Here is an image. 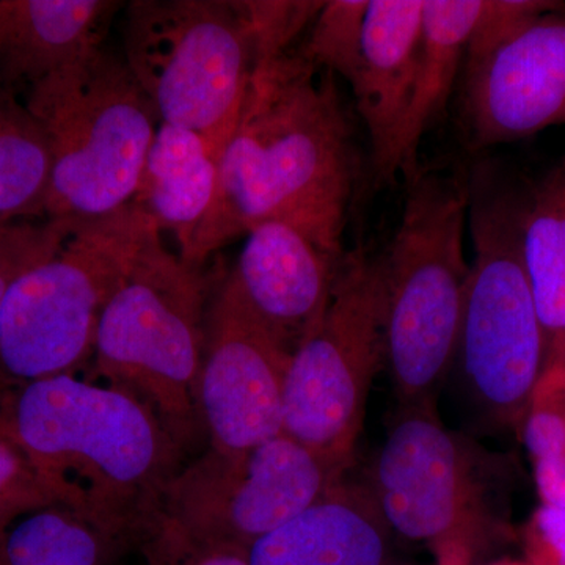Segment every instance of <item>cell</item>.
<instances>
[{"label": "cell", "instance_id": "1", "mask_svg": "<svg viewBox=\"0 0 565 565\" xmlns=\"http://www.w3.org/2000/svg\"><path fill=\"white\" fill-rule=\"evenodd\" d=\"M356 174L351 117L332 71L300 46L259 62L184 262L203 267L264 222L292 226L340 262Z\"/></svg>", "mask_w": 565, "mask_h": 565}, {"label": "cell", "instance_id": "2", "mask_svg": "<svg viewBox=\"0 0 565 565\" xmlns=\"http://www.w3.org/2000/svg\"><path fill=\"white\" fill-rule=\"evenodd\" d=\"M0 426L68 508L134 548L184 467L185 452L150 405L76 374L13 386L0 401Z\"/></svg>", "mask_w": 565, "mask_h": 565}, {"label": "cell", "instance_id": "3", "mask_svg": "<svg viewBox=\"0 0 565 565\" xmlns=\"http://www.w3.org/2000/svg\"><path fill=\"white\" fill-rule=\"evenodd\" d=\"M468 182L475 259L451 371L486 426L522 429L548 356L523 262V196L505 188L489 166L476 167Z\"/></svg>", "mask_w": 565, "mask_h": 565}, {"label": "cell", "instance_id": "4", "mask_svg": "<svg viewBox=\"0 0 565 565\" xmlns=\"http://www.w3.org/2000/svg\"><path fill=\"white\" fill-rule=\"evenodd\" d=\"M399 225L379 255L385 366L401 405L435 401L455 362L470 264V182L419 170L405 180Z\"/></svg>", "mask_w": 565, "mask_h": 565}, {"label": "cell", "instance_id": "5", "mask_svg": "<svg viewBox=\"0 0 565 565\" xmlns=\"http://www.w3.org/2000/svg\"><path fill=\"white\" fill-rule=\"evenodd\" d=\"M50 147L46 218H95L132 202L161 125L121 52L95 47L25 93Z\"/></svg>", "mask_w": 565, "mask_h": 565}, {"label": "cell", "instance_id": "6", "mask_svg": "<svg viewBox=\"0 0 565 565\" xmlns=\"http://www.w3.org/2000/svg\"><path fill=\"white\" fill-rule=\"evenodd\" d=\"M509 463L437 414V401L401 405L367 489L393 534L423 542L440 565H468L511 537Z\"/></svg>", "mask_w": 565, "mask_h": 565}, {"label": "cell", "instance_id": "7", "mask_svg": "<svg viewBox=\"0 0 565 565\" xmlns=\"http://www.w3.org/2000/svg\"><path fill=\"white\" fill-rule=\"evenodd\" d=\"M158 225L131 202L74 218L57 250L18 278L0 311V377L14 386L76 374L95 352L104 310Z\"/></svg>", "mask_w": 565, "mask_h": 565}, {"label": "cell", "instance_id": "8", "mask_svg": "<svg viewBox=\"0 0 565 565\" xmlns=\"http://www.w3.org/2000/svg\"><path fill=\"white\" fill-rule=\"evenodd\" d=\"M210 285L203 267L163 247L161 234L137 256L104 310L93 373L140 397L182 451L195 441Z\"/></svg>", "mask_w": 565, "mask_h": 565}, {"label": "cell", "instance_id": "9", "mask_svg": "<svg viewBox=\"0 0 565 565\" xmlns=\"http://www.w3.org/2000/svg\"><path fill=\"white\" fill-rule=\"evenodd\" d=\"M121 54L161 122L199 134L221 162L264 61L247 3L132 0Z\"/></svg>", "mask_w": 565, "mask_h": 565}, {"label": "cell", "instance_id": "10", "mask_svg": "<svg viewBox=\"0 0 565 565\" xmlns=\"http://www.w3.org/2000/svg\"><path fill=\"white\" fill-rule=\"evenodd\" d=\"M384 363L381 263L359 247L345 252L322 321L292 353L281 433L348 470L374 375Z\"/></svg>", "mask_w": 565, "mask_h": 565}, {"label": "cell", "instance_id": "11", "mask_svg": "<svg viewBox=\"0 0 565 565\" xmlns=\"http://www.w3.org/2000/svg\"><path fill=\"white\" fill-rule=\"evenodd\" d=\"M459 82V125L470 150L565 125L564 3L486 0Z\"/></svg>", "mask_w": 565, "mask_h": 565}, {"label": "cell", "instance_id": "12", "mask_svg": "<svg viewBox=\"0 0 565 565\" xmlns=\"http://www.w3.org/2000/svg\"><path fill=\"white\" fill-rule=\"evenodd\" d=\"M343 476L282 433L241 456L210 448L181 468L162 515L203 541L248 550L322 500Z\"/></svg>", "mask_w": 565, "mask_h": 565}, {"label": "cell", "instance_id": "13", "mask_svg": "<svg viewBox=\"0 0 565 565\" xmlns=\"http://www.w3.org/2000/svg\"><path fill=\"white\" fill-rule=\"evenodd\" d=\"M291 356L223 278L207 305L199 385L211 449L241 456L281 433Z\"/></svg>", "mask_w": 565, "mask_h": 565}, {"label": "cell", "instance_id": "14", "mask_svg": "<svg viewBox=\"0 0 565 565\" xmlns=\"http://www.w3.org/2000/svg\"><path fill=\"white\" fill-rule=\"evenodd\" d=\"M424 0H367L359 43L333 73L351 85L381 184L399 177L397 148L415 90Z\"/></svg>", "mask_w": 565, "mask_h": 565}, {"label": "cell", "instance_id": "15", "mask_svg": "<svg viewBox=\"0 0 565 565\" xmlns=\"http://www.w3.org/2000/svg\"><path fill=\"white\" fill-rule=\"evenodd\" d=\"M245 236L225 280L264 329L294 353L322 321L343 259L326 255L281 222H264Z\"/></svg>", "mask_w": 565, "mask_h": 565}, {"label": "cell", "instance_id": "16", "mask_svg": "<svg viewBox=\"0 0 565 565\" xmlns=\"http://www.w3.org/2000/svg\"><path fill=\"white\" fill-rule=\"evenodd\" d=\"M126 3L115 0H0V90L25 93L106 44Z\"/></svg>", "mask_w": 565, "mask_h": 565}, {"label": "cell", "instance_id": "17", "mask_svg": "<svg viewBox=\"0 0 565 565\" xmlns=\"http://www.w3.org/2000/svg\"><path fill=\"white\" fill-rule=\"evenodd\" d=\"M250 565H394L393 531L367 486L343 481L248 548Z\"/></svg>", "mask_w": 565, "mask_h": 565}, {"label": "cell", "instance_id": "18", "mask_svg": "<svg viewBox=\"0 0 565 565\" xmlns=\"http://www.w3.org/2000/svg\"><path fill=\"white\" fill-rule=\"evenodd\" d=\"M218 162L199 134L161 122L145 159L132 202L170 232L182 259L191 250L215 191Z\"/></svg>", "mask_w": 565, "mask_h": 565}, {"label": "cell", "instance_id": "19", "mask_svg": "<svg viewBox=\"0 0 565 565\" xmlns=\"http://www.w3.org/2000/svg\"><path fill=\"white\" fill-rule=\"evenodd\" d=\"M484 7L486 0H424L415 90L397 148V167L404 180L422 170L419 143L448 109L468 40Z\"/></svg>", "mask_w": 565, "mask_h": 565}, {"label": "cell", "instance_id": "20", "mask_svg": "<svg viewBox=\"0 0 565 565\" xmlns=\"http://www.w3.org/2000/svg\"><path fill=\"white\" fill-rule=\"evenodd\" d=\"M522 252L546 340V363L565 355V158L522 203Z\"/></svg>", "mask_w": 565, "mask_h": 565}, {"label": "cell", "instance_id": "21", "mask_svg": "<svg viewBox=\"0 0 565 565\" xmlns=\"http://www.w3.org/2000/svg\"><path fill=\"white\" fill-rule=\"evenodd\" d=\"M131 548L79 512L52 505L0 533V565H117Z\"/></svg>", "mask_w": 565, "mask_h": 565}, {"label": "cell", "instance_id": "22", "mask_svg": "<svg viewBox=\"0 0 565 565\" xmlns=\"http://www.w3.org/2000/svg\"><path fill=\"white\" fill-rule=\"evenodd\" d=\"M50 147L24 99L0 90V221L46 218Z\"/></svg>", "mask_w": 565, "mask_h": 565}, {"label": "cell", "instance_id": "23", "mask_svg": "<svg viewBox=\"0 0 565 565\" xmlns=\"http://www.w3.org/2000/svg\"><path fill=\"white\" fill-rule=\"evenodd\" d=\"M66 505L62 490L0 426V533L22 516Z\"/></svg>", "mask_w": 565, "mask_h": 565}, {"label": "cell", "instance_id": "24", "mask_svg": "<svg viewBox=\"0 0 565 565\" xmlns=\"http://www.w3.org/2000/svg\"><path fill=\"white\" fill-rule=\"evenodd\" d=\"M533 462L565 459V364L546 363L522 426Z\"/></svg>", "mask_w": 565, "mask_h": 565}, {"label": "cell", "instance_id": "25", "mask_svg": "<svg viewBox=\"0 0 565 565\" xmlns=\"http://www.w3.org/2000/svg\"><path fill=\"white\" fill-rule=\"evenodd\" d=\"M141 565H250L248 550L203 541L185 533L162 514L141 535Z\"/></svg>", "mask_w": 565, "mask_h": 565}, {"label": "cell", "instance_id": "26", "mask_svg": "<svg viewBox=\"0 0 565 565\" xmlns=\"http://www.w3.org/2000/svg\"><path fill=\"white\" fill-rule=\"evenodd\" d=\"M74 218L11 222L0 232V311L13 282L57 250Z\"/></svg>", "mask_w": 565, "mask_h": 565}, {"label": "cell", "instance_id": "27", "mask_svg": "<svg viewBox=\"0 0 565 565\" xmlns=\"http://www.w3.org/2000/svg\"><path fill=\"white\" fill-rule=\"evenodd\" d=\"M527 555L533 565H565V511L541 504L526 527Z\"/></svg>", "mask_w": 565, "mask_h": 565}, {"label": "cell", "instance_id": "28", "mask_svg": "<svg viewBox=\"0 0 565 565\" xmlns=\"http://www.w3.org/2000/svg\"><path fill=\"white\" fill-rule=\"evenodd\" d=\"M533 463L542 504L565 511V459L537 460Z\"/></svg>", "mask_w": 565, "mask_h": 565}, {"label": "cell", "instance_id": "29", "mask_svg": "<svg viewBox=\"0 0 565 565\" xmlns=\"http://www.w3.org/2000/svg\"><path fill=\"white\" fill-rule=\"evenodd\" d=\"M494 565H533L531 563H504V564H494Z\"/></svg>", "mask_w": 565, "mask_h": 565}, {"label": "cell", "instance_id": "30", "mask_svg": "<svg viewBox=\"0 0 565 565\" xmlns=\"http://www.w3.org/2000/svg\"><path fill=\"white\" fill-rule=\"evenodd\" d=\"M9 223H11V222L0 221V232H2V230L6 228V226L9 225Z\"/></svg>", "mask_w": 565, "mask_h": 565}, {"label": "cell", "instance_id": "31", "mask_svg": "<svg viewBox=\"0 0 565 565\" xmlns=\"http://www.w3.org/2000/svg\"><path fill=\"white\" fill-rule=\"evenodd\" d=\"M561 362H563V363L565 364V355H564V359H563V360H561Z\"/></svg>", "mask_w": 565, "mask_h": 565}]
</instances>
